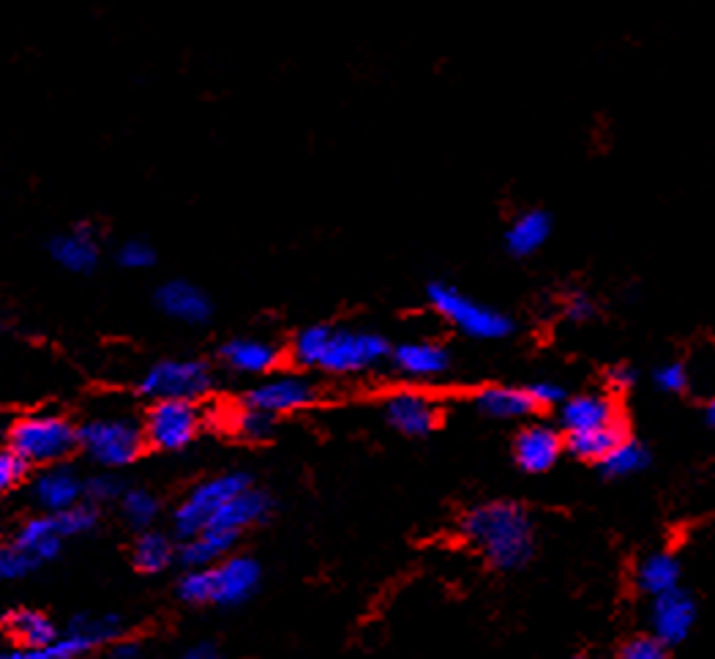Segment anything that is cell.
Returning a JSON list of instances; mask_svg holds the SVG:
<instances>
[{
	"label": "cell",
	"instance_id": "cell-11",
	"mask_svg": "<svg viewBox=\"0 0 715 659\" xmlns=\"http://www.w3.org/2000/svg\"><path fill=\"white\" fill-rule=\"evenodd\" d=\"M382 413H386V422L391 424L397 433L410 435V438H421V435H429L431 430L440 424V408L431 400L429 395L415 389H399L393 395H388V400L382 402Z\"/></svg>",
	"mask_w": 715,
	"mask_h": 659
},
{
	"label": "cell",
	"instance_id": "cell-5",
	"mask_svg": "<svg viewBox=\"0 0 715 659\" xmlns=\"http://www.w3.org/2000/svg\"><path fill=\"white\" fill-rule=\"evenodd\" d=\"M146 444L142 424H137L131 416H124V413L93 416L79 427V449L106 471L135 462Z\"/></svg>",
	"mask_w": 715,
	"mask_h": 659
},
{
	"label": "cell",
	"instance_id": "cell-45",
	"mask_svg": "<svg viewBox=\"0 0 715 659\" xmlns=\"http://www.w3.org/2000/svg\"><path fill=\"white\" fill-rule=\"evenodd\" d=\"M707 422H710V427H715V397H713V402H710V408H707Z\"/></svg>",
	"mask_w": 715,
	"mask_h": 659
},
{
	"label": "cell",
	"instance_id": "cell-29",
	"mask_svg": "<svg viewBox=\"0 0 715 659\" xmlns=\"http://www.w3.org/2000/svg\"><path fill=\"white\" fill-rule=\"evenodd\" d=\"M175 545L167 534L162 531H151L146 529L135 542V550H131V558H135V567L146 575H153V572H164L173 563L175 558Z\"/></svg>",
	"mask_w": 715,
	"mask_h": 659
},
{
	"label": "cell",
	"instance_id": "cell-43",
	"mask_svg": "<svg viewBox=\"0 0 715 659\" xmlns=\"http://www.w3.org/2000/svg\"><path fill=\"white\" fill-rule=\"evenodd\" d=\"M178 659H222V654L213 643H197V646L186 648Z\"/></svg>",
	"mask_w": 715,
	"mask_h": 659
},
{
	"label": "cell",
	"instance_id": "cell-8",
	"mask_svg": "<svg viewBox=\"0 0 715 659\" xmlns=\"http://www.w3.org/2000/svg\"><path fill=\"white\" fill-rule=\"evenodd\" d=\"M213 370L200 359H162L148 366L140 395L148 400H200L211 391Z\"/></svg>",
	"mask_w": 715,
	"mask_h": 659
},
{
	"label": "cell",
	"instance_id": "cell-6",
	"mask_svg": "<svg viewBox=\"0 0 715 659\" xmlns=\"http://www.w3.org/2000/svg\"><path fill=\"white\" fill-rule=\"evenodd\" d=\"M61 531H58L55 514H39L28 523L20 525L14 539L0 552V575L7 581L28 577L36 567L52 561L61 552Z\"/></svg>",
	"mask_w": 715,
	"mask_h": 659
},
{
	"label": "cell",
	"instance_id": "cell-21",
	"mask_svg": "<svg viewBox=\"0 0 715 659\" xmlns=\"http://www.w3.org/2000/svg\"><path fill=\"white\" fill-rule=\"evenodd\" d=\"M218 359L238 375H268L279 364L281 350L263 337H233L218 348Z\"/></svg>",
	"mask_w": 715,
	"mask_h": 659
},
{
	"label": "cell",
	"instance_id": "cell-42",
	"mask_svg": "<svg viewBox=\"0 0 715 659\" xmlns=\"http://www.w3.org/2000/svg\"><path fill=\"white\" fill-rule=\"evenodd\" d=\"M606 381H610V386L617 391V395H623V391H628L637 386L639 375L631 364H617V366H612L610 375H606Z\"/></svg>",
	"mask_w": 715,
	"mask_h": 659
},
{
	"label": "cell",
	"instance_id": "cell-30",
	"mask_svg": "<svg viewBox=\"0 0 715 659\" xmlns=\"http://www.w3.org/2000/svg\"><path fill=\"white\" fill-rule=\"evenodd\" d=\"M648 462H650L648 449L628 435L626 440H620V444H617L615 449L599 462V468L604 471V476H610V480H628V476L644 471Z\"/></svg>",
	"mask_w": 715,
	"mask_h": 659
},
{
	"label": "cell",
	"instance_id": "cell-28",
	"mask_svg": "<svg viewBox=\"0 0 715 659\" xmlns=\"http://www.w3.org/2000/svg\"><path fill=\"white\" fill-rule=\"evenodd\" d=\"M628 438L626 422L610 424L601 430H587V433H568L565 435V449L585 462H601L620 440Z\"/></svg>",
	"mask_w": 715,
	"mask_h": 659
},
{
	"label": "cell",
	"instance_id": "cell-25",
	"mask_svg": "<svg viewBox=\"0 0 715 659\" xmlns=\"http://www.w3.org/2000/svg\"><path fill=\"white\" fill-rule=\"evenodd\" d=\"M268 512L271 498L265 496L263 490H258V487H247V490L229 498V501L218 509L216 518L211 520V525L241 534L243 529H252V525L263 523V520L268 518Z\"/></svg>",
	"mask_w": 715,
	"mask_h": 659
},
{
	"label": "cell",
	"instance_id": "cell-1",
	"mask_svg": "<svg viewBox=\"0 0 715 659\" xmlns=\"http://www.w3.org/2000/svg\"><path fill=\"white\" fill-rule=\"evenodd\" d=\"M391 350L382 334L369 328L330 326V323H312L301 328L290 345V356L298 366L328 375L369 372L380 361L391 359Z\"/></svg>",
	"mask_w": 715,
	"mask_h": 659
},
{
	"label": "cell",
	"instance_id": "cell-37",
	"mask_svg": "<svg viewBox=\"0 0 715 659\" xmlns=\"http://www.w3.org/2000/svg\"><path fill=\"white\" fill-rule=\"evenodd\" d=\"M124 482L117 480L115 474H110L104 468V474L99 476H90V480H85V501L90 503H110V501H121L124 498Z\"/></svg>",
	"mask_w": 715,
	"mask_h": 659
},
{
	"label": "cell",
	"instance_id": "cell-20",
	"mask_svg": "<svg viewBox=\"0 0 715 659\" xmlns=\"http://www.w3.org/2000/svg\"><path fill=\"white\" fill-rule=\"evenodd\" d=\"M626 422L620 413L615 397L610 395H579L568 397L560 406V424L565 435L568 433H587V430H601L610 424Z\"/></svg>",
	"mask_w": 715,
	"mask_h": 659
},
{
	"label": "cell",
	"instance_id": "cell-7",
	"mask_svg": "<svg viewBox=\"0 0 715 659\" xmlns=\"http://www.w3.org/2000/svg\"><path fill=\"white\" fill-rule=\"evenodd\" d=\"M247 487H252V476L241 474V471H229V474L213 476V480L195 485L189 490V496L180 501V507L175 509V534H178L180 539H189V536L200 534L202 529L211 525V520L216 518L218 509H222L229 498L247 490Z\"/></svg>",
	"mask_w": 715,
	"mask_h": 659
},
{
	"label": "cell",
	"instance_id": "cell-46",
	"mask_svg": "<svg viewBox=\"0 0 715 659\" xmlns=\"http://www.w3.org/2000/svg\"><path fill=\"white\" fill-rule=\"evenodd\" d=\"M574 659H585V657H574Z\"/></svg>",
	"mask_w": 715,
	"mask_h": 659
},
{
	"label": "cell",
	"instance_id": "cell-32",
	"mask_svg": "<svg viewBox=\"0 0 715 659\" xmlns=\"http://www.w3.org/2000/svg\"><path fill=\"white\" fill-rule=\"evenodd\" d=\"M159 509H162L159 498L151 490H142V487L126 490L124 498H121V512H124L126 523L131 529H151L159 518Z\"/></svg>",
	"mask_w": 715,
	"mask_h": 659
},
{
	"label": "cell",
	"instance_id": "cell-26",
	"mask_svg": "<svg viewBox=\"0 0 715 659\" xmlns=\"http://www.w3.org/2000/svg\"><path fill=\"white\" fill-rule=\"evenodd\" d=\"M3 630L9 632L14 646H23V648H39L61 637V630L52 624L50 616L30 608L9 610L7 619H3Z\"/></svg>",
	"mask_w": 715,
	"mask_h": 659
},
{
	"label": "cell",
	"instance_id": "cell-10",
	"mask_svg": "<svg viewBox=\"0 0 715 659\" xmlns=\"http://www.w3.org/2000/svg\"><path fill=\"white\" fill-rule=\"evenodd\" d=\"M200 424V408L191 400H156L146 413L142 430H146L148 446L153 449L180 451L197 438Z\"/></svg>",
	"mask_w": 715,
	"mask_h": 659
},
{
	"label": "cell",
	"instance_id": "cell-44",
	"mask_svg": "<svg viewBox=\"0 0 715 659\" xmlns=\"http://www.w3.org/2000/svg\"><path fill=\"white\" fill-rule=\"evenodd\" d=\"M112 657L115 659H137L140 657V646L131 641H117L115 648H112Z\"/></svg>",
	"mask_w": 715,
	"mask_h": 659
},
{
	"label": "cell",
	"instance_id": "cell-39",
	"mask_svg": "<svg viewBox=\"0 0 715 659\" xmlns=\"http://www.w3.org/2000/svg\"><path fill=\"white\" fill-rule=\"evenodd\" d=\"M28 468L30 462L25 460L20 451H14L12 446H7L3 455H0V487H3V490H14V487H20V482L28 476Z\"/></svg>",
	"mask_w": 715,
	"mask_h": 659
},
{
	"label": "cell",
	"instance_id": "cell-41",
	"mask_svg": "<svg viewBox=\"0 0 715 659\" xmlns=\"http://www.w3.org/2000/svg\"><path fill=\"white\" fill-rule=\"evenodd\" d=\"M563 315L570 323H587L595 318V301L587 294H570L563 304Z\"/></svg>",
	"mask_w": 715,
	"mask_h": 659
},
{
	"label": "cell",
	"instance_id": "cell-22",
	"mask_svg": "<svg viewBox=\"0 0 715 659\" xmlns=\"http://www.w3.org/2000/svg\"><path fill=\"white\" fill-rule=\"evenodd\" d=\"M238 531H227V529H216V525H208L202 529L200 534L189 536L180 545L178 556L180 561L189 567V570H202V567H216L218 561L229 556V550L238 542Z\"/></svg>",
	"mask_w": 715,
	"mask_h": 659
},
{
	"label": "cell",
	"instance_id": "cell-31",
	"mask_svg": "<svg viewBox=\"0 0 715 659\" xmlns=\"http://www.w3.org/2000/svg\"><path fill=\"white\" fill-rule=\"evenodd\" d=\"M274 422H276L274 413L260 411V408L249 406V402H243V408H238V411L229 416V424H233L235 435L243 440H252V444L271 438V435H274Z\"/></svg>",
	"mask_w": 715,
	"mask_h": 659
},
{
	"label": "cell",
	"instance_id": "cell-3",
	"mask_svg": "<svg viewBox=\"0 0 715 659\" xmlns=\"http://www.w3.org/2000/svg\"><path fill=\"white\" fill-rule=\"evenodd\" d=\"M426 301L442 321L451 323L456 332H462L469 339L492 343V339H505L514 334V321L503 310L473 299L451 282H429L426 285Z\"/></svg>",
	"mask_w": 715,
	"mask_h": 659
},
{
	"label": "cell",
	"instance_id": "cell-38",
	"mask_svg": "<svg viewBox=\"0 0 715 659\" xmlns=\"http://www.w3.org/2000/svg\"><path fill=\"white\" fill-rule=\"evenodd\" d=\"M615 659H669V646L655 635H639L623 643Z\"/></svg>",
	"mask_w": 715,
	"mask_h": 659
},
{
	"label": "cell",
	"instance_id": "cell-15",
	"mask_svg": "<svg viewBox=\"0 0 715 659\" xmlns=\"http://www.w3.org/2000/svg\"><path fill=\"white\" fill-rule=\"evenodd\" d=\"M50 258L61 265L63 271L72 274H93L101 260V244L93 227L88 222L68 227V231L55 233L47 244Z\"/></svg>",
	"mask_w": 715,
	"mask_h": 659
},
{
	"label": "cell",
	"instance_id": "cell-9",
	"mask_svg": "<svg viewBox=\"0 0 715 659\" xmlns=\"http://www.w3.org/2000/svg\"><path fill=\"white\" fill-rule=\"evenodd\" d=\"M115 637H121L117 616H77L58 641L39 648L14 646L12 651L3 654V659H79Z\"/></svg>",
	"mask_w": 715,
	"mask_h": 659
},
{
	"label": "cell",
	"instance_id": "cell-33",
	"mask_svg": "<svg viewBox=\"0 0 715 659\" xmlns=\"http://www.w3.org/2000/svg\"><path fill=\"white\" fill-rule=\"evenodd\" d=\"M178 597L186 605H213L216 597V583H213V567L189 570L178 581Z\"/></svg>",
	"mask_w": 715,
	"mask_h": 659
},
{
	"label": "cell",
	"instance_id": "cell-16",
	"mask_svg": "<svg viewBox=\"0 0 715 659\" xmlns=\"http://www.w3.org/2000/svg\"><path fill=\"white\" fill-rule=\"evenodd\" d=\"M693 624H697V602L688 592L675 588L669 594H661L650 605V626L658 641L666 646H677L691 635Z\"/></svg>",
	"mask_w": 715,
	"mask_h": 659
},
{
	"label": "cell",
	"instance_id": "cell-2",
	"mask_svg": "<svg viewBox=\"0 0 715 659\" xmlns=\"http://www.w3.org/2000/svg\"><path fill=\"white\" fill-rule=\"evenodd\" d=\"M462 534L498 570H519L536 550V529L519 503L494 501L464 514Z\"/></svg>",
	"mask_w": 715,
	"mask_h": 659
},
{
	"label": "cell",
	"instance_id": "cell-4",
	"mask_svg": "<svg viewBox=\"0 0 715 659\" xmlns=\"http://www.w3.org/2000/svg\"><path fill=\"white\" fill-rule=\"evenodd\" d=\"M9 446L30 465H55L79 449V427L61 413H28L9 427Z\"/></svg>",
	"mask_w": 715,
	"mask_h": 659
},
{
	"label": "cell",
	"instance_id": "cell-35",
	"mask_svg": "<svg viewBox=\"0 0 715 659\" xmlns=\"http://www.w3.org/2000/svg\"><path fill=\"white\" fill-rule=\"evenodd\" d=\"M117 263L126 271H148L156 265V249L146 238H126L115 252Z\"/></svg>",
	"mask_w": 715,
	"mask_h": 659
},
{
	"label": "cell",
	"instance_id": "cell-14",
	"mask_svg": "<svg viewBox=\"0 0 715 659\" xmlns=\"http://www.w3.org/2000/svg\"><path fill=\"white\" fill-rule=\"evenodd\" d=\"M391 364L410 381H437L451 372V350L431 339H407L391 350Z\"/></svg>",
	"mask_w": 715,
	"mask_h": 659
},
{
	"label": "cell",
	"instance_id": "cell-24",
	"mask_svg": "<svg viewBox=\"0 0 715 659\" xmlns=\"http://www.w3.org/2000/svg\"><path fill=\"white\" fill-rule=\"evenodd\" d=\"M475 408L498 422L530 416L532 411H538L530 389H522V386H484L475 391Z\"/></svg>",
	"mask_w": 715,
	"mask_h": 659
},
{
	"label": "cell",
	"instance_id": "cell-18",
	"mask_svg": "<svg viewBox=\"0 0 715 659\" xmlns=\"http://www.w3.org/2000/svg\"><path fill=\"white\" fill-rule=\"evenodd\" d=\"M263 570L252 556H227L213 567V583H216V597L213 605L235 608L243 605L260 586Z\"/></svg>",
	"mask_w": 715,
	"mask_h": 659
},
{
	"label": "cell",
	"instance_id": "cell-23",
	"mask_svg": "<svg viewBox=\"0 0 715 659\" xmlns=\"http://www.w3.org/2000/svg\"><path fill=\"white\" fill-rule=\"evenodd\" d=\"M552 216L543 209H527L519 216H514L505 231V249L514 258H530L552 236Z\"/></svg>",
	"mask_w": 715,
	"mask_h": 659
},
{
	"label": "cell",
	"instance_id": "cell-34",
	"mask_svg": "<svg viewBox=\"0 0 715 659\" xmlns=\"http://www.w3.org/2000/svg\"><path fill=\"white\" fill-rule=\"evenodd\" d=\"M55 523L63 539H68V536H83L96 529V523H99V509H96V503L90 501H79L74 503L72 509L58 512Z\"/></svg>",
	"mask_w": 715,
	"mask_h": 659
},
{
	"label": "cell",
	"instance_id": "cell-27",
	"mask_svg": "<svg viewBox=\"0 0 715 659\" xmlns=\"http://www.w3.org/2000/svg\"><path fill=\"white\" fill-rule=\"evenodd\" d=\"M680 561H677L672 552H650L637 567V588L642 594H648L650 599H655L661 597V594H669L675 592V588H680Z\"/></svg>",
	"mask_w": 715,
	"mask_h": 659
},
{
	"label": "cell",
	"instance_id": "cell-13",
	"mask_svg": "<svg viewBox=\"0 0 715 659\" xmlns=\"http://www.w3.org/2000/svg\"><path fill=\"white\" fill-rule=\"evenodd\" d=\"M314 400H317V389L312 386V381H306L303 375H276V378H265L263 384L254 386L243 402L279 416V413L309 408Z\"/></svg>",
	"mask_w": 715,
	"mask_h": 659
},
{
	"label": "cell",
	"instance_id": "cell-17",
	"mask_svg": "<svg viewBox=\"0 0 715 659\" xmlns=\"http://www.w3.org/2000/svg\"><path fill=\"white\" fill-rule=\"evenodd\" d=\"M30 493H34V501L39 503L47 514H58L63 512V509H72L74 503L83 501L85 482L79 480V474L72 465L55 462V465H45L39 474H36Z\"/></svg>",
	"mask_w": 715,
	"mask_h": 659
},
{
	"label": "cell",
	"instance_id": "cell-36",
	"mask_svg": "<svg viewBox=\"0 0 715 659\" xmlns=\"http://www.w3.org/2000/svg\"><path fill=\"white\" fill-rule=\"evenodd\" d=\"M653 384L664 395H680L691 386V370L682 361H666V364L655 366Z\"/></svg>",
	"mask_w": 715,
	"mask_h": 659
},
{
	"label": "cell",
	"instance_id": "cell-40",
	"mask_svg": "<svg viewBox=\"0 0 715 659\" xmlns=\"http://www.w3.org/2000/svg\"><path fill=\"white\" fill-rule=\"evenodd\" d=\"M527 389H530L536 408H560L565 400H568L563 386L554 384V381H538V384L527 386Z\"/></svg>",
	"mask_w": 715,
	"mask_h": 659
},
{
	"label": "cell",
	"instance_id": "cell-12",
	"mask_svg": "<svg viewBox=\"0 0 715 659\" xmlns=\"http://www.w3.org/2000/svg\"><path fill=\"white\" fill-rule=\"evenodd\" d=\"M156 310L170 321L186 323V326H202L211 321L213 301L200 285L189 279H167L156 288Z\"/></svg>",
	"mask_w": 715,
	"mask_h": 659
},
{
	"label": "cell",
	"instance_id": "cell-19",
	"mask_svg": "<svg viewBox=\"0 0 715 659\" xmlns=\"http://www.w3.org/2000/svg\"><path fill=\"white\" fill-rule=\"evenodd\" d=\"M565 438L549 424H527L514 440V460L527 474H547L560 460Z\"/></svg>",
	"mask_w": 715,
	"mask_h": 659
}]
</instances>
